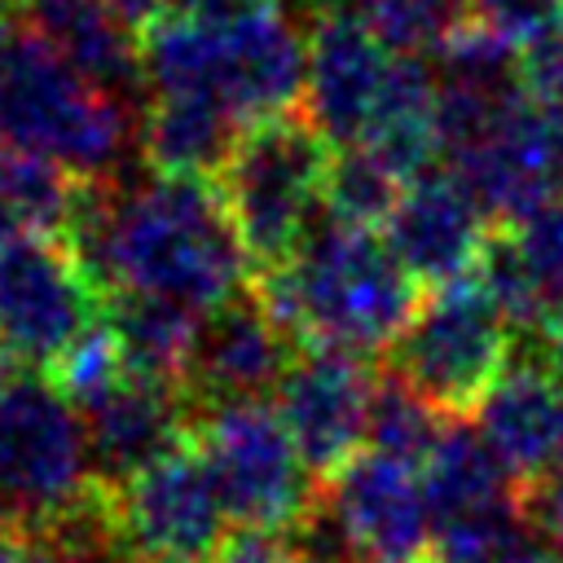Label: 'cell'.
I'll return each mask as SVG.
<instances>
[{
    "mask_svg": "<svg viewBox=\"0 0 563 563\" xmlns=\"http://www.w3.org/2000/svg\"><path fill=\"white\" fill-rule=\"evenodd\" d=\"M418 471H422V488H427L435 528L515 501L510 471L497 462V453L484 444V435L466 422H449Z\"/></svg>",
    "mask_w": 563,
    "mask_h": 563,
    "instance_id": "19",
    "label": "cell"
},
{
    "mask_svg": "<svg viewBox=\"0 0 563 563\" xmlns=\"http://www.w3.org/2000/svg\"><path fill=\"white\" fill-rule=\"evenodd\" d=\"M216 563H299L295 545L286 541V532H255L242 528L224 541V550L216 554Z\"/></svg>",
    "mask_w": 563,
    "mask_h": 563,
    "instance_id": "29",
    "label": "cell"
},
{
    "mask_svg": "<svg viewBox=\"0 0 563 563\" xmlns=\"http://www.w3.org/2000/svg\"><path fill=\"white\" fill-rule=\"evenodd\" d=\"M383 238L405 273L435 290L475 277L493 229L453 172H422L400 189L391 216L383 220Z\"/></svg>",
    "mask_w": 563,
    "mask_h": 563,
    "instance_id": "14",
    "label": "cell"
},
{
    "mask_svg": "<svg viewBox=\"0 0 563 563\" xmlns=\"http://www.w3.org/2000/svg\"><path fill=\"white\" fill-rule=\"evenodd\" d=\"M347 9L396 57L440 53L444 40L466 22V0H347Z\"/></svg>",
    "mask_w": 563,
    "mask_h": 563,
    "instance_id": "21",
    "label": "cell"
},
{
    "mask_svg": "<svg viewBox=\"0 0 563 563\" xmlns=\"http://www.w3.org/2000/svg\"><path fill=\"white\" fill-rule=\"evenodd\" d=\"M475 431L528 488L563 471V378L537 361L510 356L475 409Z\"/></svg>",
    "mask_w": 563,
    "mask_h": 563,
    "instance_id": "17",
    "label": "cell"
},
{
    "mask_svg": "<svg viewBox=\"0 0 563 563\" xmlns=\"http://www.w3.org/2000/svg\"><path fill=\"white\" fill-rule=\"evenodd\" d=\"M18 9H22V0H0V40L18 26Z\"/></svg>",
    "mask_w": 563,
    "mask_h": 563,
    "instance_id": "35",
    "label": "cell"
},
{
    "mask_svg": "<svg viewBox=\"0 0 563 563\" xmlns=\"http://www.w3.org/2000/svg\"><path fill=\"white\" fill-rule=\"evenodd\" d=\"M255 299L286 334L352 356L391 347L422 303L387 238L343 220L317 224L286 264L260 273Z\"/></svg>",
    "mask_w": 563,
    "mask_h": 563,
    "instance_id": "2",
    "label": "cell"
},
{
    "mask_svg": "<svg viewBox=\"0 0 563 563\" xmlns=\"http://www.w3.org/2000/svg\"><path fill=\"white\" fill-rule=\"evenodd\" d=\"M106 317V295L62 238L0 246V356L18 369H57Z\"/></svg>",
    "mask_w": 563,
    "mask_h": 563,
    "instance_id": "9",
    "label": "cell"
},
{
    "mask_svg": "<svg viewBox=\"0 0 563 563\" xmlns=\"http://www.w3.org/2000/svg\"><path fill=\"white\" fill-rule=\"evenodd\" d=\"M559 9H563V0H559Z\"/></svg>",
    "mask_w": 563,
    "mask_h": 563,
    "instance_id": "36",
    "label": "cell"
},
{
    "mask_svg": "<svg viewBox=\"0 0 563 563\" xmlns=\"http://www.w3.org/2000/svg\"><path fill=\"white\" fill-rule=\"evenodd\" d=\"M519 75H523V92L563 123V31L554 40L528 48L519 62Z\"/></svg>",
    "mask_w": 563,
    "mask_h": 563,
    "instance_id": "27",
    "label": "cell"
},
{
    "mask_svg": "<svg viewBox=\"0 0 563 563\" xmlns=\"http://www.w3.org/2000/svg\"><path fill=\"white\" fill-rule=\"evenodd\" d=\"M123 374H128V365H123L119 343H114V334L106 330V317H101V325H97L75 352H66V356L57 361L53 383H57V391H62L75 409H84V405L97 400L106 387H114Z\"/></svg>",
    "mask_w": 563,
    "mask_h": 563,
    "instance_id": "25",
    "label": "cell"
},
{
    "mask_svg": "<svg viewBox=\"0 0 563 563\" xmlns=\"http://www.w3.org/2000/svg\"><path fill=\"white\" fill-rule=\"evenodd\" d=\"M145 97H198L242 128L295 114L308 84V40L282 0L233 18H167L141 35Z\"/></svg>",
    "mask_w": 563,
    "mask_h": 563,
    "instance_id": "3",
    "label": "cell"
},
{
    "mask_svg": "<svg viewBox=\"0 0 563 563\" xmlns=\"http://www.w3.org/2000/svg\"><path fill=\"white\" fill-rule=\"evenodd\" d=\"M400 189H405V180L387 163H378L361 145H347V150H334L330 180H325V211H330V220L374 229L391 216Z\"/></svg>",
    "mask_w": 563,
    "mask_h": 563,
    "instance_id": "22",
    "label": "cell"
},
{
    "mask_svg": "<svg viewBox=\"0 0 563 563\" xmlns=\"http://www.w3.org/2000/svg\"><path fill=\"white\" fill-rule=\"evenodd\" d=\"M466 18L519 53H528L563 31L559 0H466Z\"/></svg>",
    "mask_w": 563,
    "mask_h": 563,
    "instance_id": "26",
    "label": "cell"
},
{
    "mask_svg": "<svg viewBox=\"0 0 563 563\" xmlns=\"http://www.w3.org/2000/svg\"><path fill=\"white\" fill-rule=\"evenodd\" d=\"M110 532L141 563H216L229 541V510L198 457L172 449L110 497Z\"/></svg>",
    "mask_w": 563,
    "mask_h": 563,
    "instance_id": "10",
    "label": "cell"
},
{
    "mask_svg": "<svg viewBox=\"0 0 563 563\" xmlns=\"http://www.w3.org/2000/svg\"><path fill=\"white\" fill-rule=\"evenodd\" d=\"M66 238L106 299L150 295L211 317L242 299L251 277V260L207 176L150 172L128 185H84Z\"/></svg>",
    "mask_w": 563,
    "mask_h": 563,
    "instance_id": "1",
    "label": "cell"
},
{
    "mask_svg": "<svg viewBox=\"0 0 563 563\" xmlns=\"http://www.w3.org/2000/svg\"><path fill=\"white\" fill-rule=\"evenodd\" d=\"M22 563H66V559H62L48 541H35V545H26V550H22Z\"/></svg>",
    "mask_w": 563,
    "mask_h": 563,
    "instance_id": "34",
    "label": "cell"
},
{
    "mask_svg": "<svg viewBox=\"0 0 563 563\" xmlns=\"http://www.w3.org/2000/svg\"><path fill=\"white\" fill-rule=\"evenodd\" d=\"M391 374L409 383L431 409L462 418L475 413L515 352V330L475 277L435 286L400 339L387 347Z\"/></svg>",
    "mask_w": 563,
    "mask_h": 563,
    "instance_id": "7",
    "label": "cell"
},
{
    "mask_svg": "<svg viewBox=\"0 0 563 563\" xmlns=\"http://www.w3.org/2000/svg\"><path fill=\"white\" fill-rule=\"evenodd\" d=\"M391 70H396V53H387L347 4L308 18L303 119L334 150L361 145L383 106Z\"/></svg>",
    "mask_w": 563,
    "mask_h": 563,
    "instance_id": "12",
    "label": "cell"
},
{
    "mask_svg": "<svg viewBox=\"0 0 563 563\" xmlns=\"http://www.w3.org/2000/svg\"><path fill=\"white\" fill-rule=\"evenodd\" d=\"M0 141L79 185H110L141 141V110L101 92L53 40L18 22L0 40Z\"/></svg>",
    "mask_w": 563,
    "mask_h": 563,
    "instance_id": "4",
    "label": "cell"
},
{
    "mask_svg": "<svg viewBox=\"0 0 563 563\" xmlns=\"http://www.w3.org/2000/svg\"><path fill=\"white\" fill-rule=\"evenodd\" d=\"M92 453L97 488H119L123 479L141 475L185 440V391L180 383L123 374L97 400L79 409Z\"/></svg>",
    "mask_w": 563,
    "mask_h": 563,
    "instance_id": "15",
    "label": "cell"
},
{
    "mask_svg": "<svg viewBox=\"0 0 563 563\" xmlns=\"http://www.w3.org/2000/svg\"><path fill=\"white\" fill-rule=\"evenodd\" d=\"M264 0H172V18H233V13H246Z\"/></svg>",
    "mask_w": 563,
    "mask_h": 563,
    "instance_id": "31",
    "label": "cell"
},
{
    "mask_svg": "<svg viewBox=\"0 0 563 563\" xmlns=\"http://www.w3.org/2000/svg\"><path fill=\"white\" fill-rule=\"evenodd\" d=\"M537 537L550 545V554L563 563V471H554L550 479L532 484L528 488V501H523Z\"/></svg>",
    "mask_w": 563,
    "mask_h": 563,
    "instance_id": "28",
    "label": "cell"
},
{
    "mask_svg": "<svg viewBox=\"0 0 563 563\" xmlns=\"http://www.w3.org/2000/svg\"><path fill=\"white\" fill-rule=\"evenodd\" d=\"M198 325H202V317H194L167 299H150V295H110L106 299V330L114 334L128 374L180 383L189 369Z\"/></svg>",
    "mask_w": 563,
    "mask_h": 563,
    "instance_id": "20",
    "label": "cell"
},
{
    "mask_svg": "<svg viewBox=\"0 0 563 563\" xmlns=\"http://www.w3.org/2000/svg\"><path fill=\"white\" fill-rule=\"evenodd\" d=\"M106 9H110L132 35H145V31H154L158 22L172 18V0H106Z\"/></svg>",
    "mask_w": 563,
    "mask_h": 563,
    "instance_id": "30",
    "label": "cell"
},
{
    "mask_svg": "<svg viewBox=\"0 0 563 563\" xmlns=\"http://www.w3.org/2000/svg\"><path fill=\"white\" fill-rule=\"evenodd\" d=\"M537 299L545 312H563V198L537 207L528 220L506 229Z\"/></svg>",
    "mask_w": 563,
    "mask_h": 563,
    "instance_id": "24",
    "label": "cell"
},
{
    "mask_svg": "<svg viewBox=\"0 0 563 563\" xmlns=\"http://www.w3.org/2000/svg\"><path fill=\"white\" fill-rule=\"evenodd\" d=\"M330 163L334 145L303 114H277L238 136L233 154L216 172V189L242 255L260 273L286 264L317 229Z\"/></svg>",
    "mask_w": 563,
    "mask_h": 563,
    "instance_id": "5",
    "label": "cell"
},
{
    "mask_svg": "<svg viewBox=\"0 0 563 563\" xmlns=\"http://www.w3.org/2000/svg\"><path fill=\"white\" fill-rule=\"evenodd\" d=\"M88 431L79 409L35 369H0V506L48 532L97 497Z\"/></svg>",
    "mask_w": 563,
    "mask_h": 563,
    "instance_id": "6",
    "label": "cell"
},
{
    "mask_svg": "<svg viewBox=\"0 0 563 563\" xmlns=\"http://www.w3.org/2000/svg\"><path fill=\"white\" fill-rule=\"evenodd\" d=\"M374 387L378 378L352 352L308 347L290 356L273 409L312 475H334L365 449Z\"/></svg>",
    "mask_w": 563,
    "mask_h": 563,
    "instance_id": "11",
    "label": "cell"
},
{
    "mask_svg": "<svg viewBox=\"0 0 563 563\" xmlns=\"http://www.w3.org/2000/svg\"><path fill=\"white\" fill-rule=\"evenodd\" d=\"M22 550H26V541L13 528H0V563H22Z\"/></svg>",
    "mask_w": 563,
    "mask_h": 563,
    "instance_id": "33",
    "label": "cell"
},
{
    "mask_svg": "<svg viewBox=\"0 0 563 563\" xmlns=\"http://www.w3.org/2000/svg\"><path fill=\"white\" fill-rule=\"evenodd\" d=\"M246 128L224 114L211 101L198 97H150L141 106V154L150 172H172V176H207L224 167L233 154L238 136Z\"/></svg>",
    "mask_w": 563,
    "mask_h": 563,
    "instance_id": "18",
    "label": "cell"
},
{
    "mask_svg": "<svg viewBox=\"0 0 563 563\" xmlns=\"http://www.w3.org/2000/svg\"><path fill=\"white\" fill-rule=\"evenodd\" d=\"M194 449L229 510L242 528L255 532H290L308 519L312 501V466L295 449L277 409L264 400L211 405L198 418Z\"/></svg>",
    "mask_w": 563,
    "mask_h": 563,
    "instance_id": "8",
    "label": "cell"
},
{
    "mask_svg": "<svg viewBox=\"0 0 563 563\" xmlns=\"http://www.w3.org/2000/svg\"><path fill=\"white\" fill-rule=\"evenodd\" d=\"M286 330L268 317L260 299H233L220 312L202 317L189 369H185V391L211 405H238V400H260L264 391H277L290 347Z\"/></svg>",
    "mask_w": 563,
    "mask_h": 563,
    "instance_id": "16",
    "label": "cell"
},
{
    "mask_svg": "<svg viewBox=\"0 0 563 563\" xmlns=\"http://www.w3.org/2000/svg\"><path fill=\"white\" fill-rule=\"evenodd\" d=\"M488 563H559V559L550 554V545H545L541 537H528V541H519V545H510V550L493 554Z\"/></svg>",
    "mask_w": 563,
    "mask_h": 563,
    "instance_id": "32",
    "label": "cell"
},
{
    "mask_svg": "<svg viewBox=\"0 0 563 563\" xmlns=\"http://www.w3.org/2000/svg\"><path fill=\"white\" fill-rule=\"evenodd\" d=\"M325 510L339 519L365 563H418L431 559L435 515L413 462L361 449L330 475Z\"/></svg>",
    "mask_w": 563,
    "mask_h": 563,
    "instance_id": "13",
    "label": "cell"
},
{
    "mask_svg": "<svg viewBox=\"0 0 563 563\" xmlns=\"http://www.w3.org/2000/svg\"><path fill=\"white\" fill-rule=\"evenodd\" d=\"M440 431H444L440 427V409H431L396 374L378 378L374 405H369V440H365V449L422 466V457L431 453V444L440 440Z\"/></svg>",
    "mask_w": 563,
    "mask_h": 563,
    "instance_id": "23",
    "label": "cell"
}]
</instances>
